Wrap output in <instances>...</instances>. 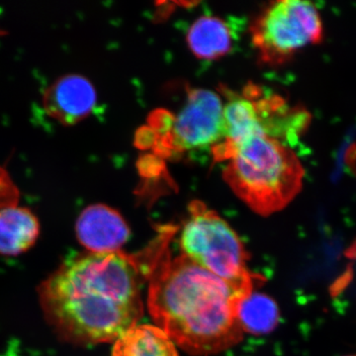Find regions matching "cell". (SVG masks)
<instances>
[{
	"label": "cell",
	"instance_id": "8fae6325",
	"mask_svg": "<svg viewBox=\"0 0 356 356\" xmlns=\"http://www.w3.org/2000/svg\"><path fill=\"white\" fill-rule=\"evenodd\" d=\"M187 42L196 57L215 60L231 50L232 35L228 25L220 18L202 16L192 24Z\"/></svg>",
	"mask_w": 356,
	"mask_h": 356
},
{
	"label": "cell",
	"instance_id": "9a60e30c",
	"mask_svg": "<svg viewBox=\"0 0 356 356\" xmlns=\"http://www.w3.org/2000/svg\"><path fill=\"white\" fill-rule=\"evenodd\" d=\"M350 356H356V355H350Z\"/></svg>",
	"mask_w": 356,
	"mask_h": 356
},
{
	"label": "cell",
	"instance_id": "8992f818",
	"mask_svg": "<svg viewBox=\"0 0 356 356\" xmlns=\"http://www.w3.org/2000/svg\"><path fill=\"white\" fill-rule=\"evenodd\" d=\"M154 123L159 145L165 153H184L213 147L224 138V103L219 95L208 89H191L177 115Z\"/></svg>",
	"mask_w": 356,
	"mask_h": 356
},
{
	"label": "cell",
	"instance_id": "7a4b0ae2",
	"mask_svg": "<svg viewBox=\"0 0 356 356\" xmlns=\"http://www.w3.org/2000/svg\"><path fill=\"white\" fill-rule=\"evenodd\" d=\"M170 231L161 243L149 275L147 307L156 324L187 353L215 355L243 339L236 316L238 295L214 274L168 250Z\"/></svg>",
	"mask_w": 356,
	"mask_h": 356
},
{
	"label": "cell",
	"instance_id": "3957f363",
	"mask_svg": "<svg viewBox=\"0 0 356 356\" xmlns=\"http://www.w3.org/2000/svg\"><path fill=\"white\" fill-rule=\"evenodd\" d=\"M215 161H228L222 177L257 214L268 216L286 207L301 191L304 168L290 145L254 135L229 147H215Z\"/></svg>",
	"mask_w": 356,
	"mask_h": 356
},
{
	"label": "cell",
	"instance_id": "6da1fadb",
	"mask_svg": "<svg viewBox=\"0 0 356 356\" xmlns=\"http://www.w3.org/2000/svg\"><path fill=\"white\" fill-rule=\"evenodd\" d=\"M154 254V243L142 254L88 252L63 262L39 288L49 324L69 343H114L143 317Z\"/></svg>",
	"mask_w": 356,
	"mask_h": 356
},
{
	"label": "cell",
	"instance_id": "277c9868",
	"mask_svg": "<svg viewBox=\"0 0 356 356\" xmlns=\"http://www.w3.org/2000/svg\"><path fill=\"white\" fill-rule=\"evenodd\" d=\"M180 245L182 254L225 281L241 300L254 292L259 277L248 270V255L242 241L228 222L201 201L189 205Z\"/></svg>",
	"mask_w": 356,
	"mask_h": 356
},
{
	"label": "cell",
	"instance_id": "9c48e42d",
	"mask_svg": "<svg viewBox=\"0 0 356 356\" xmlns=\"http://www.w3.org/2000/svg\"><path fill=\"white\" fill-rule=\"evenodd\" d=\"M40 234L38 219L19 205L0 209V254L18 255L36 243Z\"/></svg>",
	"mask_w": 356,
	"mask_h": 356
},
{
	"label": "cell",
	"instance_id": "52a82bcc",
	"mask_svg": "<svg viewBox=\"0 0 356 356\" xmlns=\"http://www.w3.org/2000/svg\"><path fill=\"white\" fill-rule=\"evenodd\" d=\"M95 104V86L79 74L60 76L44 91V111L63 125H74L83 120L93 111Z\"/></svg>",
	"mask_w": 356,
	"mask_h": 356
},
{
	"label": "cell",
	"instance_id": "ba28073f",
	"mask_svg": "<svg viewBox=\"0 0 356 356\" xmlns=\"http://www.w3.org/2000/svg\"><path fill=\"white\" fill-rule=\"evenodd\" d=\"M76 236L89 252H118L130 236L127 222L103 204L86 207L77 219Z\"/></svg>",
	"mask_w": 356,
	"mask_h": 356
},
{
	"label": "cell",
	"instance_id": "30bf717a",
	"mask_svg": "<svg viewBox=\"0 0 356 356\" xmlns=\"http://www.w3.org/2000/svg\"><path fill=\"white\" fill-rule=\"evenodd\" d=\"M112 356H178L175 344L156 325H136L113 343Z\"/></svg>",
	"mask_w": 356,
	"mask_h": 356
},
{
	"label": "cell",
	"instance_id": "5bb4252c",
	"mask_svg": "<svg viewBox=\"0 0 356 356\" xmlns=\"http://www.w3.org/2000/svg\"><path fill=\"white\" fill-rule=\"evenodd\" d=\"M350 255H351V257H356V245L351 248Z\"/></svg>",
	"mask_w": 356,
	"mask_h": 356
},
{
	"label": "cell",
	"instance_id": "4fadbf2b",
	"mask_svg": "<svg viewBox=\"0 0 356 356\" xmlns=\"http://www.w3.org/2000/svg\"><path fill=\"white\" fill-rule=\"evenodd\" d=\"M19 191L6 168L0 166V209L18 205Z\"/></svg>",
	"mask_w": 356,
	"mask_h": 356
},
{
	"label": "cell",
	"instance_id": "7c38bea8",
	"mask_svg": "<svg viewBox=\"0 0 356 356\" xmlns=\"http://www.w3.org/2000/svg\"><path fill=\"white\" fill-rule=\"evenodd\" d=\"M236 316L243 332L264 334L277 327L280 309L273 298L254 291L238 302Z\"/></svg>",
	"mask_w": 356,
	"mask_h": 356
},
{
	"label": "cell",
	"instance_id": "5b68a950",
	"mask_svg": "<svg viewBox=\"0 0 356 356\" xmlns=\"http://www.w3.org/2000/svg\"><path fill=\"white\" fill-rule=\"evenodd\" d=\"M322 18L315 4L303 0L273 2L250 27L252 41L264 64H284L294 54L323 38Z\"/></svg>",
	"mask_w": 356,
	"mask_h": 356
}]
</instances>
